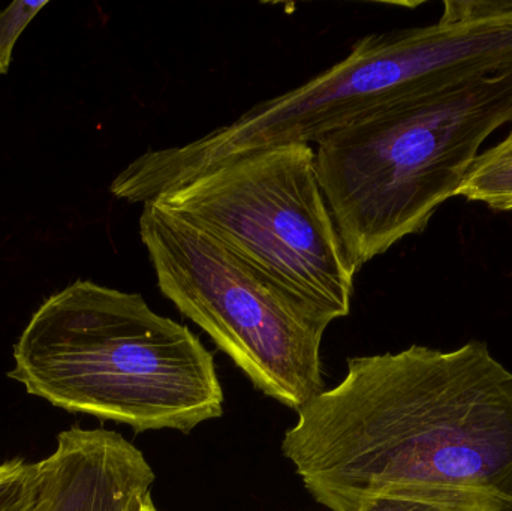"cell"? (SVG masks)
Segmentation results:
<instances>
[{
  "instance_id": "277c9868",
  "label": "cell",
  "mask_w": 512,
  "mask_h": 511,
  "mask_svg": "<svg viewBox=\"0 0 512 511\" xmlns=\"http://www.w3.org/2000/svg\"><path fill=\"white\" fill-rule=\"evenodd\" d=\"M153 203L218 240L325 329L351 312L357 272L346 258L309 144L234 159Z\"/></svg>"
},
{
  "instance_id": "30bf717a",
  "label": "cell",
  "mask_w": 512,
  "mask_h": 511,
  "mask_svg": "<svg viewBox=\"0 0 512 511\" xmlns=\"http://www.w3.org/2000/svg\"><path fill=\"white\" fill-rule=\"evenodd\" d=\"M47 5L48 0H35V2L18 0L0 12V75H5L9 71L15 42L20 38L27 24Z\"/></svg>"
},
{
  "instance_id": "8992f818",
  "label": "cell",
  "mask_w": 512,
  "mask_h": 511,
  "mask_svg": "<svg viewBox=\"0 0 512 511\" xmlns=\"http://www.w3.org/2000/svg\"><path fill=\"white\" fill-rule=\"evenodd\" d=\"M39 462L47 511H137L155 483L141 450L107 429H68Z\"/></svg>"
},
{
  "instance_id": "6da1fadb",
  "label": "cell",
  "mask_w": 512,
  "mask_h": 511,
  "mask_svg": "<svg viewBox=\"0 0 512 511\" xmlns=\"http://www.w3.org/2000/svg\"><path fill=\"white\" fill-rule=\"evenodd\" d=\"M282 453L330 511L388 495L512 511V372L483 341L352 357L342 383L298 411Z\"/></svg>"
},
{
  "instance_id": "3957f363",
  "label": "cell",
  "mask_w": 512,
  "mask_h": 511,
  "mask_svg": "<svg viewBox=\"0 0 512 511\" xmlns=\"http://www.w3.org/2000/svg\"><path fill=\"white\" fill-rule=\"evenodd\" d=\"M512 122V74L426 83L316 144L319 185L355 272L423 233L481 146Z\"/></svg>"
},
{
  "instance_id": "5b68a950",
  "label": "cell",
  "mask_w": 512,
  "mask_h": 511,
  "mask_svg": "<svg viewBox=\"0 0 512 511\" xmlns=\"http://www.w3.org/2000/svg\"><path fill=\"white\" fill-rule=\"evenodd\" d=\"M140 237L161 293L256 389L297 413L324 392V326L218 240L153 201L143 204Z\"/></svg>"
},
{
  "instance_id": "8fae6325",
  "label": "cell",
  "mask_w": 512,
  "mask_h": 511,
  "mask_svg": "<svg viewBox=\"0 0 512 511\" xmlns=\"http://www.w3.org/2000/svg\"><path fill=\"white\" fill-rule=\"evenodd\" d=\"M137 511H158L156 509L155 504L152 501V494L147 495L143 501H141L140 506H138Z\"/></svg>"
},
{
  "instance_id": "4fadbf2b",
  "label": "cell",
  "mask_w": 512,
  "mask_h": 511,
  "mask_svg": "<svg viewBox=\"0 0 512 511\" xmlns=\"http://www.w3.org/2000/svg\"><path fill=\"white\" fill-rule=\"evenodd\" d=\"M510 134L512 135V131L510 132Z\"/></svg>"
},
{
  "instance_id": "9c48e42d",
  "label": "cell",
  "mask_w": 512,
  "mask_h": 511,
  "mask_svg": "<svg viewBox=\"0 0 512 511\" xmlns=\"http://www.w3.org/2000/svg\"><path fill=\"white\" fill-rule=\"evenodd\" d=\"M360 511H495L486 501L468 497L388 495L366 501Z\"/></svg>"
},
{
  "instance_id": "7c38bea8",
  "label": "cell",
  "mask_w": 512,
  "mask_h": 511,
  "mask_svg": "<svg viewBox=\"0 0 512 511\" xmlns=\"http://www.w3.org/2000/svg\"><path fill=\"white\" fill-rule=\"evenodd\" d=\"M5 465L6 462H2V464H0V473H2L3 470H5Z\"/></svg>"
},
{
  "instance_id": "52a82bcc",
  "label": "cell",
  "mask_w": 512,
  "mask_h": 511,
  "mask_svg": "<svg viewBox=\"0 0 512 511\" xmlns=\"http://www.w3.org/2000/svg\"><path fill=\"white\" fill-rule=\"evenodd\" d=\"M457 197L495 210H512V135L480 153L466 174Z\"/></svg>"
},
{
  "instance_id": "ba28073f",
  "label": "cell",
  "mask_w": 512,
  "mask_h": 511,
  "mask_svg": "<svg viewBox=\"0 0 512 511\" xmlns=\"http://www.w3.org/2000/svg\"><path fill=\"white\" fill-rule=\"evenodd\" d=\"M48 488L41 462L6 461L0 473V511H47Z\"/></svg>"
},
{
  "instance_id": "7a4b0ae2",
  "label": "cell",
  "mask_w": 512,
  "mask_h": 511,
  "mask_svg": "<svg viewBox=\"0 0 512 511\" xmlns=\"http://www.w3.org/2000/svg\"><path fill=\"white\" fill-rule=\"evenodd\" d=\"M9 378L53 407L135 434H189L224 414L215 360L189 327L156 314L141 294L81 279L36 309Z\"/></svg>"
}]
</instances>
